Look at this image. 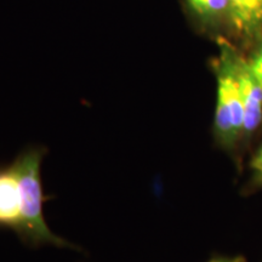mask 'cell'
I'll use <instances>...</instances> for the list:
<instances>
[{
    "label": "cell",
    "mask_w": 262,
    "mask_h": 262,
    "mask_svg": "<svg viewBox=\"0 0 262 262\" xmlns=\"http://www.w3.org/2000/svg\"><path fill=\"white\" fill-rule=\"evenodd\" d=\"M239 56L222 47L220 56L212 63L216 77V104L212 136L221 149L233 152L243 142L244 110L238 79Z\"/></svg>",
    "instance_id": "obj_1"
},
{
    "label": "cell",
    "mask_w": 262,
    "mask_h": 262,
    "mask_svg": "<svg viewBox=\"0 0 262 262\" xmlns=\"http://www.w3.org/2000/svg\"><path fill=\"white\" fill-rule=\"evenodd\" d=\"M45 155L47 149L44 147L34 146L24 150L14 162L25 194L24 225L19 237L33 247L54 245L57 248L78 249L66 239L55 234L45 221L42 212L45 195L40 178L41 160Z\"/></svg>",
    "instance_id": "obj_2"
},
{
    "label": "cell",
    "mask_w": 262,
    "mask_h": 262,
    "mask_svg": "<svg viewBox=\"0 0 262 262\" xmlns=\"http://www.w3.org/2000/svg\"><path fill=\"white\" fill-rule=\"evenodd\" d=\"M25 194L14 163L0 169V226L21 233L24 225Z\"/></svg>",
    "instance_id": "obj_3"
},
{
    "label": "cell",
    "mask_w": 262,
    "mask_h": 262,
    "mask_svg": "<svg viewBox=\"0 0 262 262\" xmlns=\"http://www.w3.org/2000/svg\"><path fill=\"white\" fill-rule=\"evenodd\" d=\"M238 79L244 110L243 141L251 139L262 125V85L250 71L247 60L239 57Z\"/></svg>",
    "instance_id": "obj_4"
},
{
    "label": "cell",
    "mask_w": 262,
    "mask_h": 262,
    "mask_svg": "<svg viewBox=\"0 0 262 262\" xmlns=\"http://www.w3.org/2000/svg\"><path fill=\"white\" fill-rule=\"evenodd\" d=\"M227 17L238 34L256 37L262 32V0H227Z\"/></svg>",
    "instance_id": "obj_5"
},
{
    "label": "cell",
    "mask_w": 262,
    "mask_h": 262,
    "mask_svg": "<svg viewBox=\"0 0 262 262\" xmlns=\"http://www.w3.org/2000/svg\"><path fill=\"white\" fill-rule=\"evenodd\" d=\"M186 3L202 21L211 22L227 15V0H186Z\"/></svg>",
    "instance_id": "obj_6"
},
{
    "label": "cell",
    "mask_w": 262,
    "mask_h": 262,
    "mask_svg": "<svg viewBox=\"0 0 262 262\" xmlns=\"http://www.w3.org/2000/svg\"><path fill=\"white\" fill-rule=\"evenodd\" d=\"M247 63L250 71L253 72V74L256 77V79L262 85V39L258 41L253 54L247 60Z\"/></svg>",
    "instance_id": "obj_7"
},
{
    "label": "cell",
    "mask_w": 262,
    "mask_h": 262,
    "mask_svg": "<svg viewBox=\"0 0 262 262\" xmlns=\"http://www.w3.org/2000/svg\"><path fill=\"white\" fill-rule=\"evenodd\" d=\"M251 179L258 186H262V143L256 152L254 153L250 162Z\"/></svg>",
    "instance_id": "obj_8"
},
{
    "label": "cell",
    "mask_w": 262,
    "mask_h": 262,
    "mask_svg": "<svg viewBox=\"0 0 262 262\" xmlns=\"http://www.w3.org/2000/svg\"><path fill=\"white\" fill-rule=\"evenodd\" d=\"M206 262H247L245 257L242 255H235V256H215Z\"/></svg>",
    "instance_id": "obj_9"
}]
</instances>
